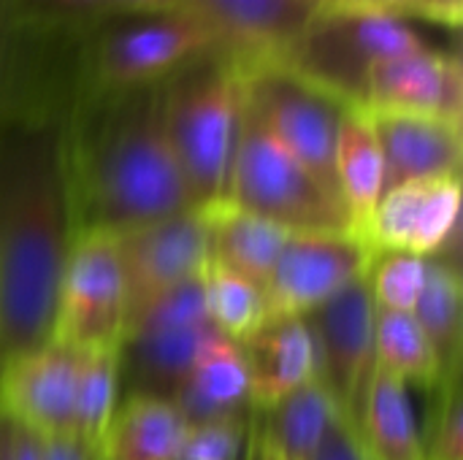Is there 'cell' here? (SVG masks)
I'll return each instance as SVG.
<instances>
[{
	"label": "cell",
	"mask_w": 463,
	"mask_h": 460,
	"mask_svg": "<svg viewBox=\"0 0 463 460\" xmlns=\"http://www.w3.org/2000/svg\"><path fill=\"white\" fill-rule=\"evenodd\" d=\"M372 460H426L410 385L374 366L353 423Z\"/></svg>",
	"instance_id": "obj_20"
},
{
	"label": "cell",
	"mask_w": 463,
	"mask_h": 460,
	"mask_svg": "<svg viewBox=\"0 0 463 460\" xmlns=\"http://www.w3.org/2000/svg\"><path fill=\"white\" fill-rule=\"evenodd\" d=\"M336 190L350 220V233L361 236L385 195V160L364 106L345 111L336 141Z\"/></svg>",
	"instance_id": "obj_21"
},
{
	"label": "cell",
	"mask_w": 463,
	"mask_h": 460,
	"mask_svg": "<svg viewBox=\"0 0 463 460\" xmlns=\"http://www.w3.org/2000/svg\"><path fill=\"white\" fill-rule=\"evenodd\" d=\"M171 401L190 426L250 415L252 385L241 347L214 333L195 358L176 393L171 396Z\"/></svg>",
	"instance_id": "obj_19"
},
{
	"label": "cell",
	"mask_w": 463,
	"mask_h": 460,
	"mask_svg": "<svg viewBox=\"0 0 463 460\" xmlns=\"http://www.w3.org/2000/svg\"><path fill=\"white\" fill-rule=\"evenodd\" d=\"M369 117L385 160V192L407 182L461 176V122L420 114Z\"/></svg>",
	"instance_id": "obj_17"
},
{
	"label": "cell",
	"mask_w": 463,
	"mask_h": 460,
	"mask_svg": "<svg viewBox=\"0 0 463 460\" xmlns=\"http://www.w3.org/2000/svg\"><path fill=\"white\" fill-rule=\"evenodd\" d=\"M81 41L16 33L0 106V361L54 336L57 290L79 233L68 122Z\"/></svg>",
	"instance_id": "obj_1"
},
{
	"label": "cell",
	"mask_w": 463,
	"mask_h": 460,
	"mask_svg": "<svg viewBox=\"0 0 463 460\" xmlns=\"http://www.w3.org/2000/svg\"><path fill=\"white\" fill-rule=\"evenodd\" d=\"M312 460H372V455H369L366 447L361 445V439H358L353 423L345 420V418H339V420L331 426L326 442L320 445V450L315 453V458Z\"/></svg>",
	"instance_id": "obj_33"
},
{
	"label": "cell",
	"mask_w": 463,
	"mask_h": 460,
	"mask_svg": "<svg viewBox=\"0 0 463 460\" xmlns=\"http://www.w3.org/2000/svg\"><path fill=\"white\" fill-rule=\"evenodd\" d=\"M461 274L450 258H431L429 277L420 290V298L412 309V317L429 336L439 363L442 380L461 377Z\"/></svg>",
	"instance_id": "obj_25"
},
{
	"label": "cell",
	"mask_w": 463,
	"mask_h": 460,
	"mask_svg": "<svg viewBox=\"0 0 463 460\" xmlns=\"http://www.w3.org/2000/svg\"><path fill=\"white\" fill-rule=\"evenodd\" d=\"M399 3H404V0H391V3H388V8H396Z\"/></svg>",
	"instance_id": "obj_42"
},
{
	"label": "cell",
	"mask_w": 463,
	"mask_h": 460,
	"mask_svg": "<svg viewBox=\"0 0 463 460\" xmlns=\"http://www.w3.org/2000/svg\"><path fill=\"white\" fill-rule=\"evenodd\" d=\"M79 230L125 233L193 209L163 122V81L98 89L81 81L68 122Z\"/></svg>",
	"instance_id": "obj_2"
},
{
	"label": "cell",
	"mask_w": 463,
	"mask_h": 460,
	"mask_svg": "<svg viewBox=\"0 0 463 460\" xmlns=\"http://www.w3.org/2000/svg\"><path fill=\"white\" fill-rule=\"evenodd\" d=\"M14 54H16V24L11 14V0H0V106L5 100V89L11 81Z\"/></svg>",
	"instance_id": "obj_35"
},
{
	"label": "cell",
	"mask_w": 463,
	"mask_h": 460,
	"mask_svg": "<svg viewBox=\"0 0 463 460\" xmlns=\"http://www.w3.org/2000/svg\"><path fill=\"white\" fill-rule=\"evenodd\" d=\"M391 11H396L399 16H423V19H431L437 24L458 27L463 5L461 0H404Z\"/></svg>",
	"instance_id": "obj_34"
},
{
	"label": "cell",
	"mask_w": 463,
	"mask_h": 460,
	"mask_svg": "<svg viewBox=\"0 0 463 460\" xmlns=\"http://www.w3.org/2000/svg\"><path fill=\"white\" fill-rule=\"evenodd\" d=\"M420 46V33L391 8H326L285 65L347 106H364L374 65Z\"/></svg>",
	"instance_id": "obj_5"
},
{
	"label": "cell",
	"mask_w": 463,
	"mask_h": 460,
	"mask_svg": "<svg viewBox=\"0 0 463 460\" xmlns=\"http://www.w3.org/2000/svg\"><path fill=\"white\" fill-rule=\"evenodd\" d=\"M241 352L250 369L252 409L274 407L317 374L315 344L304 317L271 314V320L241 344Z\"/></svg>",
	"instance_id": "obj_18"
},
{
	"label": "cell",
	"mask_w": 463,
	"mask_h": 460,
	"mask_svg": "<svg viewBox=\"0 0 463 460\" xmlns=\"http://www.w3.org/2000/svg\"><path fill=\"white\" fill-rule=\"evenodd\" d=\"M125 328L128 296L117 236L79 230L62 268L52 339L79 352L122 347Z\"/></svg>",
	"instance_id": "obj_9"
},
{
	"label": "cell",
	"mask_w": 463,
	"mask_h": 460,
	"mask_svg": "<svg viewBox=\"0 0 463 460\" xmlns=\"http://www.w3.org/2000/svg\"><path fill=\"white\" fill-rule=\"evenodd\" d=\"M374 314L369 285L361 279L304 317L315 344V380L350 423L374 371Z\"/></svg>",
	"instance_id": "obj_12"
},
{
	"label": "cell",
	"mask_w": 463,
	"mask_h": 460,
	"mask_svg": "<svg viewBox=\"0 0 463 460\" xmlns=\"http://www.w3.org/2000/svg\"><path fill=\"white\" fill-rule=\"evenodd\" d=\"M111 14H146V11H176L179 0H109Z\"/></svg>",
	"instance_id": "obj_38"
},
{
	"label": "cell",
	"mask_w": 463,
	"mask_h": 460,
	"mask_svg": "<svg viewBox=\"0 0 463 460\" xmlns=\"http://www.w3.org/2000/svg\"><path fill=\"white\" fill-rule=\"evenodd\" d=\"M187 426L171 399L122 396L103 442V460H176Z\"/></svg>",
	"instance_id": "obj_22"
},
{
	"label": "cell",
	"mask_w": 463,
	"mask_h": 460,
	"mask_svg": "<svg viewBox=\"0 0 463 460\" xmlns=\"http://www.w3.org/2000/svg\"><path fill=\"white\" fill-rule=\"evenodd\" d=\"M431 258L412 252H377L366 274V285L377 309L412 314L429 277Z\"/></svg>",
	"instance_id": "obj_30"
},
{
	"label": "cell",
	"mask_w": 463,
	"mask_h": 460,
	"mask_svg": "<svg viewBox=\"0 0 463 460\" xmlns=\"http://www.w3.org/2000/svg\"><path fill=\"white\" fill-rule=\"evenodd\" d=\"M247 100V65L214 46L163 79V122L195 211L225 203Z\"/></svg>",
	"instance_id": "obj_3"
},
{
	"label": "cell",
	"mask_w": 463,
	"mask_h": 460,
	"mask_svg": "<svg viewBox=\"0 0 463 460\" xmlns=\"http://www.w3.org/2000/svg\"><path fill=\"white\" fill-rule=\"evenodd\" d=\"M206 220L212 263L263 287L293 233L228 203L206 211Z\"/></svg>",
	"instance_id": "obj_23"
},
{
	"label": "cell",
	"mask_w": 463,
	"mask_h": 460,
	"mask_svg": "<svg viewBox=\"0 0 463 460\" xmlns=\"http://www.w3.org/2000/svg\"><path fill=\"white\" fill-rule=\"evenodd\" d=\"M0 369H3V361H0Z\"/></svg>",
	"instance_id": "obj_43"
},
{
	"label": "cell",
	"mask_w": 463,
	"mask_h": 460,
	"mask_svg": "<svg viewBox=\"0 0 463 460\" xmlns=\"http://www.w3.org/2000/svg\"><path fill=\"white\" fill-rule=\"evenodd\" d=\"M81 352L49 339L0 369V409L41 437H73Z\"/></svg>",
	"instance_id": "obj_14"
},
{
	"label": "cell",
	"mask_w": 463,
	"mask_h": 460,
	"mask_svg": "<svg viewBox=\"0 0 463 460\" xmlns=\"http://www.w3.org/2000/svg\"><path fill=\"white\" fill-rule=\"evenodd\" d=\"M214 46V35L182 8L114 11L81 41V81L98 89L157 84Z\"/></svg>",
	"instance_id": "obj_6"
},
{
	"label": "cell",
	"mask_w": 463,
	"mask_h": 460,
	"mask_svg": "<svg viewBox=\"0 0 463 460\" xmlns=\"http://www.w3.org/2000/svg\"><path fill=\"white\" fill-rule=\"evenodd\" d=\"M364 108L374 114H420L461 122L463 79L458 57L426 43L377 62L366 81Z\"/></svg>",
	"instance_id": "obj_16"
},
{
	"label": "cell",
	"mask_w": 463,
	"mask_h": 460,
	"mask_svg": "<svg viewBox=\"0 0 463 460\" xmlns=\"http://www.w3.org/2000/svg\"><path fill=\"white\" fill-rule=\"evenodd\" d=\"M14 428L16 423L0 409V460H14Z\"/></svg>",
	"instance_id": "obj_40"
},
{
	"label": "cell",
	"mask_w": 463,
	"mask_h": 460,
	"mask_svg": "<svg viewBox=\"0 0 463 460\" xmlns=\"http://www.w3.org/2000/svg\"><path fill=\"white\" fill-rule=\"evenodd\" d=\"M41 447H43V437L16 426L14 428V460H41Z\"/></svg>",
	"instance_id": "obj_37"
},
{
	"label": "cell",
	"mask_w": 463,
	"mask_h": 460,
	"mask_svg": "<svg viewBox=\"0 0 463 460\" xmlns=\"http://www.w3.org/2000/svg\"><path fill=\"white\" fill-rule=\"evenodd\" d=\"M271 460H312L342 418L317 380L301 385L269 409H255Z\"/></svg>",
	"instance_id": "obj_24"
},
{
	"label": "cell",
	"mask_w": 463,
	"mask_h": 460,
	"mask_svg": "<svg viewBox=\"0 0 463 460\" xmlns=\"http://www.w3.org/2000/svg\"><path fill=\"white\" fill-rule=\"evenodd\" d=\"M225 203L290 233L350 230L342 201L323 187L244 100Z\"/></svg>",
	"instance_id": "obj_4"
},
{
	"label": "cell",
	"mask_w": 463,
	"mask_h": 460,
	"mask_svg": "<svg viewBox=\"0 0 463 460\" xmlns=\"http://www.w3.org/2000/svg\"><path fill=\"white\" fill-rule=\"evenodd\" d=\"M391 0H315L320 11L326 8H388Z\"/></svg>",
	"instance_id": "obj_41"
},
{
	"label": "cell",
	"mask_w": 463,
	"mask_h": 460,
	"mask_svg": "<svg viewBox=\"0 0 463 460\" xmlns=\"http://www.w3.org/2000/svg\"><path fill=\"white\" fill-rule=\"evenodd\" d=\"M122 347L84 350L79 361V385H76V423L73 437L90 445L103 455V442L114 412L122 401Z\"/></svg>",
	"instance_id": "obj_27"
},
{
	"label": "cell",
	"mask_w": 463,
	"mask_h": 460,
	"mask_svg": "<svg viewBox=\"0 0 463 460\" xmlns=\"http://www.w3.org/2000/svg\"><path fill=\"white\" fill-rule=\"evenodd\" d=\"M117 247L128 296V325L157 298L201 279L212 263L209 220L195 209L117 233Z\"/></svg>",
	"instance_id": "obj_10"
},
{
	"label": "cell",
	"mask_w": 463,
	"mask_h": 460,
	"mask_svg": "<svg viewBox=\"0 0 463 460\" xmlns=\"http://www.w3.org/2000/svg\"><path fill=\"white\" fill-rule=\"evenodd\" d=\"M241 460H271V453L266 447V439H263L260 420H258V412L255 409L250 415V437H247V447H244Z\"/></svg>",
	"instance_id": "obj_39"
},
{
	"label": "cell",
	"mask_w": 463,
	"mask_h": 460,
	"mask_svg": "<svg viewBox=\"0 0 463 460\" xmlns=\"http://www.w3.org/2000/svg\"><path fill=\"white\" fill-rule=\"evenodd\" d=\"M214 333L201 279L149 304L130 320L122 339V396L171 399Z\"/></svg>",
	"instance_id": "obj_7"
},
{
	"label": "cell",
	"mask_w": 463,
	"mask_h": 460,
	"mask_svg": "<svg viewBox=\"0 0 463 460\" xmlns=\"http://www.w3.org/2000/svg\"><path fill=\"white\" fill-rule=\"evenodd\" d=\"M461 220V176L391 187L377 203L364 241L377 252L437 258L456 241Z\"/></svg>",
	"instance_id": "obj_15"
},
{
	"label": "cell",
	"mask_w": 463,
	"mask_h": 460,
	"mask_svg": "<svg viewBox=\"0 0 463 460\" xmlns=\"http://www.w3.org/2000/svg\"><path fill=\"white\" fill-rule=\"evenodd\" d=\"M372 260L374 249L350 230L293 233L263 285L271 314L307 317L366 279Z\"/></svg>",
	"instance_id": "obj_11"
},
{
	"label": "cell",
	"mask_w": 463,
	"mask_h": 460,
	"mask_svg": "<svg viewBox=\"0 0 463 460\" xmlns=\"http://www.w3.org/2000/svg\"><path fill=\"white\" fill-rule=\"evenodd\" d=\"M247 98L271 136L339 198L336 141L350 106L288 65L247 68Z\"/></svg>",
	"instance_id": "obj_8"
},
{
	"label": "cell",
	"mask_w": 463,
	"mask_h": 460,
	"mask_svg": "<svg viewBox=\"0 0 463 460\" xmlns=\"http://www.w3.org/2000/svg\"><path fill=\"white\" fill-rule=\"evenodd\" d=\"M250 415L187 426L176 460H241L250 437Z\"/></svg>",
	"instance_id": "obj_32"
},
{
	"label": "cell",
	"mask_w": 463,
	"mask_h": 460,
	"mask_svg": "<svg viewBox=\"0 0 463 460\" xmlns=\"http://www.w3.org/2000/svg\"><path fill=\"white\" fill-rule=\"evenodd\" d=\"M14 22L27 35L84 41L109 14V0H11Z\"/></svg>",
	"instance_id": "obj_29"
},
{
	"label": "cell",
	"mask_w": 463,
	"mask_h": 460,
	"mask_svg": "<svg viewBox=\"0 0 463 460\" xmlns=\"http://www.w3.org/2000/svg\"><path fill=\"white\" fill-rule=\"evenodd\" d=\"M201 296L212 328L239 347L271 320L263 287L217 263L206 266L201 277Z\"/></svg>",
	"instance_id": "obj_28"
},
{
	"label": "cell",
	"mask_w": 463,
	"mask_h": 460,
	"mask_svg": "<svg viewBox=\"0 0 463 460\" xmlns=\"http://www.w3.org/2000/svg\"><path fill=\"white\" fill-rule=\"evenodd\" d=\"M41 460H103V455L76 437H43Z\"/></svg>",
	"instance_id": "obj_36"
},
{
	"label": "cell",
	"mask_w": 463,
	"mask_h": 460,
	"mask_svg": "<svg viewBox=\"0 0 463 460\" xmlns=\"http://www.w3.org/2000/svg\"><path fill=\"white\" fill-rule=\"evenodd\" d=\"M434 393H437V407L423 434V458L463 460L461 377L442 380Z\"/></svg>",
	"instance_id": "obj_31"
},
{
	"label": "cell",
	"mask_w": 463,
	"mask_h": 460,
	"mask_svg": "<svg viewBox=\"0 0 463 460\" xmlns=\"http://www.w3.org/2000/svg\"><path fill=\"white\" fill-rule=\"evenodd\" d=\"M247 68L285 65L320 11L315 0H179Z\"/></svg>",
	"instance_id": "obj_13"
},
{
	"label": "cell",
	"mask_w": 463,
	"mask_h": 460,
	"mask_svg": "<svg viewBox=\"0 0 463 460\" xmlns=\"http://www.w3.org/2000/svg\"><path fill=\"white\" fill-rule=\"evenodd\" d=\"M374 366L399 377L410 388L437 390L442 382V363L418 320L407 312L377 309Z\"/></svg>",
	"instance_id": "obj_26"
}]
</instances>
